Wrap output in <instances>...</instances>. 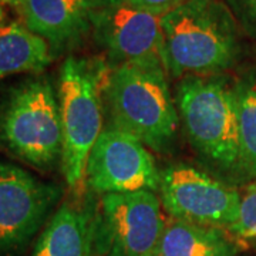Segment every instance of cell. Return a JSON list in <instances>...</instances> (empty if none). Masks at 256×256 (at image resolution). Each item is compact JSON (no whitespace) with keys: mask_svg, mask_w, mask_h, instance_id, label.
Listing matches in <instances>:
<instances>
[{"mask_svg":"<svg viewBox=\"0 0 256 256\" xmlns=\"http://www.w3.org/2000/svg\"><path fill=\"white\" fill-rule=\"evenodd\" d=\"M170 77L216 76L240 56V28L224 0H185L161 16Z\"/></svg>","mask_w":256,"mask_h":256,"instance_id":"cell-1","label":"cell"},{"mask_svg":"<svg viewBox=\"0 0 256 256\" xmlns=\"http://www.w3.org/2000/svg\"><path fill=\"white\" fill-rule=\"evenodd\" d=\"M164 62H134L110 67L104 100L112 130L137 138L146 148L168 152L181 126Z\"/></svg>","mask_w":256,"mask_h":256,"instance_id":"cell-2","label":"cell"},{"mask_svg":"<svg viewBox=\"0 0 256 256\" xmlns=\"http://www.w3.org/2000/svg\"><path fill=\"white\" fill-rule=\"evenodd\" d=\"M181 127L200 156L230 175H240L236 97L228 77L185 76L175 88Z\"/></svg>","mask_w":256,"mask_h":256,"instance_id":"cell-3","label":"cell"},{"mask_svg":"<svg viewBox=\"0 0 256 256\" xmlns=\"http://www.w3.org/2000/svg\"><path fill=\"white\" fill-rule=\"evenodd\" d=\"M108 73L110 64L102 57L68 56L60 68V164L64 180L72 188L84 181L90 152L102 134V102Z\"/></svg>","mask_w":256,"mask_h":256,"instance_id":"cell-4","label":"cell"},{"mask_svg":"<svg viewBox=\"0 0 256 256\" xmlns=\"http://www.w3.org/2000/svg\"><path fill=\"white\" fill-rule=\"evenodd\" d=\"M0 146L40 171L62 162L58 92L47 77H28L0 98Z\"/></svg>","mask_w":256,"mask_h":256,"instance_id":"cell-5","label":"cell"},{"mask_svg":"<svg viewBox=\"0 0 256 256\" xmlns=\"http://www.w3.org/2000/svg\"><path fill=\"white\" fill-rule=\"evenodd\" d=\"M92 244L107 256H154L165 220L152 191L104 194Z\"/></svg>","mask_w":256,"mask_h":256,"instance_id":"cell-6","label":"cell"},{"mask_svg":"<svg viewBox=\"0 0 256 256\" xmlns=\"http://www.w3.org/2000/svg\"><path fill=\"white\" fill-rule=\"evenodd\" d=\"M62 190L22 166L0 160V256H13L38 232Z\"/></svg>","mask_w":256,"mask_h":256,"instance_id":"cell-7","label":"cell"},{"mask_svg":"<svg viewBox=\"0 0 256 256\" xmlns=\"http://www.w3.org/2000/svg\"><path fill=\"white\" fill-rule=\"evenodd\" d=\"M161 204L174 220L228 229L238 218L242 195L214 176L185 164L161 171Z\"/></svg>","mask_w":256,"mask_h":256,"instance_id":"cell-8","label":"cell"},{"mask_svg":"<svg viewBox=\"0 0 256 256\" xmlns=\"http://www.w3.org/2000/svg\"><path fill=\"white\" fill-rule=\"evenodd\" d=\"M90 191L97 194L160 190L161 171L142 142L118 130H104L92 146L86 168Z\"/></svg>","mask_w":256,"mask_h":256,"instance_id":"cell-9","label":"cell"},{"mask_svg":"<svg viewBox=\"0 0 256 256\" xmlns=\"http://www.w3.org/2000/svg\"><path fill=\"white\" fill-rule=\"evenodd\" d=\"M92 34L110 67L150 60L165 63L161 18L126 2L92 10Z\"/></svg>","mask_w":256,"mask_h":256,"instance_id":"cell-10","label":"cell"},{"mask_svg":"<svg viewBox=\"0 0 256 256\" xmlns=\"http://www.w3.org/2000/svg\"><path fill=\"white\" fill-rule=\"evenodd\" d=\"M16 9L23 24L46 42L54 57L76 48L92 33L90 0H20Z\"/></svg>","mask_w":256,"mask_h":256,"instance_id":"cell-11","label":"cell"},{"mask_svg":"<svg viewBox=\"0 0 256 256\" xmlns=\"http://www.w3.org/2000/svg\"><path fill=\"white\" fill-rule=\"evenodd\" d=\"M92 236V215L80 206L66 202L44 225L32 256H90Z\"/></svg>","mask_w":256,"mask_h":256,"instance_id":"cell-12","label":"cell"},{"mask_svg":"<svg viewBox=\"0 0 256 256\" xmlns=\"http://www.w3.org/2000/svg\"><path fill=\"white\" fill-rule=\"evenodd\" d=\"M222 228L188 220L165 222L154 256H236L239 245Z\"/></svg>","mask_w":256,"mask_h":256,"instance_id":"cell-13","label":"cell"},{"mask_svg":"<svg viewBox=\"0 0 256 256\" xmlns=\"http://www.w3.org/2000/svg\"><path fill=\"white\" fill-rule=\"evenodd\" d=\"M53 58L50 46L24 24H0V80L16 74L42 73Z\"/></svg>","mask_w":256,"mask_h":256,"instance_id":"cell-14","label":"cell"},{"mask_svg":"<svg viewBox=\"0 0 256 256\" xmlns=\"http://www.w3.org/2000/svg\"><path fill=\"white\" fill-rule=\"evenodd\" d=\"M239 130L240 176L256 182V72L234 82Z\"/></svg>","mask_w":256,"mask_h":256,"instance_id":"cell-15","label":"cell"},{"mask_svg":"<svg viewBox=\"0 0 256 256\" xmlns=\"http://www.w3.org/2000/svg\"><path fill=\"white\" fill-rule=\"evenodd\" d=\"M228 232L238 239H256V185L242 195L238 218L229 226Z\"/></svg>","mask_w":256,"mask_h":256,"instance_id":"cell-16","label":"cell"},{"mask_svg":"<svg viewBox=\"0 0 256 256\" xmlns=\"http://www.w3.org/2000/svg\"><path fill=\"white\" fill-rule=\"evenodd\" d=\"M239 28L256 40V0H224Z\"/></svg>","mask_w":256,"mask_h":256,"instance_id":"cell-17","label":"cell"},{"mask_svg":"<svg viewBox=\"0 0 256 256\" xmlns=\"http://www.w3.org/2000/svg\"><path fill=\"white\" fill-rule=\"evenodd\" d=\"M127 4L152 13L156 16H164L168 12L180 6L185 0H124Z\"/></svg>","mask_w":256,"mask_h":256,"instance_id":"cell-18","label":"cell"},{"mask_svg":"<svg viewBox=\"0 0 256 256\" xmlns=\"http://www.w3.org/2000/svg\"><path fill=\"white\" fill-rule=\"evenodd\" d=\"M94 6V9L97 8H104V6H111V4H117V3H122L124 0H90Z\"/></svg>","mask_w":256,"mask_h":256,"instance_id":"cell-19","label":"cell"},{"mask_svg":"<svg viewBox=\"0 0 256 256\" xmlns=\"http://www.w3.org/2000/svg\"><path fill=\"white\" fill-rule=\"evenodd\" d=\"M18 2H20V0H0L2 4H9V6H13V8L18 6Z\"/></svg>","mask_w":256,"mask_h":256,"instance_id":"cell-20","label":"cell"},{"mask_svg":"<svg viewBox=\"0 0 256 256\" xmlns=\"http://www.w3.org/2000/svg\"><path fill=\"white\" fill-rule=\"evenodd\" d=\"M4 16H6V14H4V9H3V4L0 3V24L3 23V20H4Z\"/></svg>","mask_w":256,"mask_h":256,"instance_id":"cell-21","label":"cell"}]
</instances>
